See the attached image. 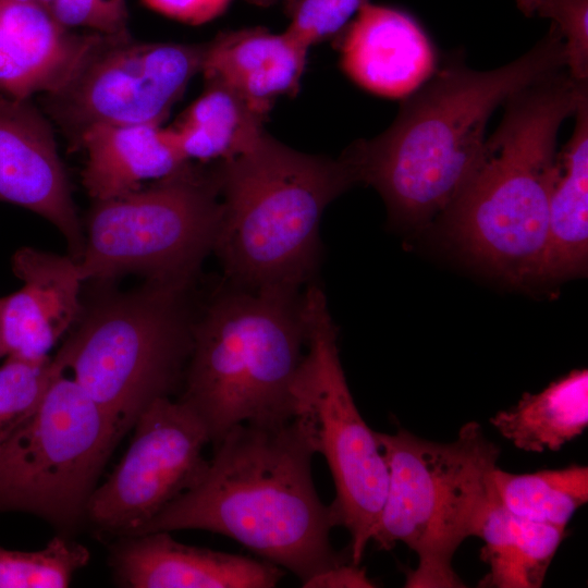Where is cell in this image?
Wrapping results in <instances>:
<instances>
[{
  "mask_svg": "<svg viewBox=\"0 0 588 588\" xmlns=\"http://www.w3.org/2000/svg\"><path fill=\"white\" fill-rule=\"evenodd\" d=\"M234 289L196 315L177 399L212 445L236 425L293 418L292 384L306 351L298 290Z\"/></svg>",
  "mask_w": 588,
  "mask_h": 588,
  "instance_id": "cell-5",
  "label": "cell"
},
{
  "mask_svg": "<svg viewBox=\"0 0 588 588\" xmlns=\"http://www.w3.org/2000/svg\"><path fill=\"white\" fill-rule=\"evenodd\" d=\"M12 269L23 285L0 298L5 356L45 360L82 314L79 264L70 255L23 247L13 255Z\"/></svg>",
  "mask_w": 588,
  "mask_h": 588,
  "instance_id": "cell-14",
  "label": "cell"
},
{
  "mask_svg": "<svg viewBox=\"0 0 588 588\" xmlns=\"http://www.w3.org/2000/svg\"><path fill=\"white\" fill-rule=\"evenodd\" d=\"M525 14L548 17L561 34L566 70L578 81L588 79V0H517Z\"/></svg>",
  "mask_w": 588,
  "mask_h": 588,
  "instance_id": "cell-27",
  "label": "cell"
},
{
  "mask_svg": "<svg viewBox=\"0 0 588 588\" xmlns=\"http://www.w3.org/2000/svg\"><path fill=\"white\" fill-rule=\"evenodd\" d=\"M567 528L518 517L497 500L483 522L480 559L489 572L481 587L539 588Z\"/></svg>",
  "mask_w": 588,
  "mask_h": 588,
  "instance_id": "cell-23",
  "label": "cell"
},
{
  "mask_svg": "<svg viewBox=\"0 0 588 588\" xmlns=\"http://www.w3.org/2000/svg\"><path fill=\"white\" fill-rule=\"evenodd\" d=\"M50 13L69 29L86 28L106 36H126V0H53Z\"/></svg>",
  "mask_w": 588,
  "mask_h": 588,
  "instance_id": "cell-29",
  "label": "cell"
},
{
  "mask_svg": "<svg viewBox=\"0 0 588 588\" xmlns=\"http://www.w3.org/2000/svg\"><path fill=\"white\" fill-rule=\"evenodd\" d=\"M194 280H145L83 305L58 354L121 437L155 401L182 387L193 346Z\"/></svg>",
  "mask_w": 588,
  "mask_h": 588,
  "instance_id": "cell-7",
  "label": "cell"
},
{
  "mask_svg": "<svg viewBox=\"0 0 588 588\" xmlns=\"http://www.w3.org/2000/svg\"><path fill=\"white\" fill-rule=\"evenodd\" d=\"M489 421L522 451H559L588 426L587 369L573 370L538 393H525Z\"/></svg>",
  "mask_w": 588,
  "mask_h": 588,
  "instance_id": "cell-21",
  "label": "cell"
},
{
  "mask_svg": "<svg viewBox=\"0 0 588 588\" xmlns=\"http://www.w3.org/2000/svg\"><path fill=\"white\" fill-rule=\"evenodd\" d=\"M89 559L85 546L62 536L36 551L0 547V588H65Z\"/></svg>",
  "mask_w": 588,
  "mask_h": 588,
  "instance_id": "cell-25",
  "label": "cell"
},
{
  "mask_svg": "<svg viewBox=\"0 0 588 588\" xmlns=\"http://www.w3.org/2000/svg\"><path fill=\"white\" fill-rule=\"evenodd\" d=\"M215 168L222 215L213 252L225 275L244 290H298L319 264L323 211L357 184L348 162L295 150L264 131Z\"/></svg>",
  "mask_w": 588,
  "mask_h": 588,
  "instance_id": "cell-4",
  "label": "cell"
},
{
  "mask_svg": "<svg viewBox=\"0 0 588 588\" xmlns=\"http://www.w3.org/2000/svg\"><path fill=\"white\" fill-rule=\"evenodd\" d=\"M264 1H268V0H264Z\"/></svg>",
  "mask_w": 588,
  "mask_h": 588,
  "instance_id": "cell-34",
  "label": "cell"
},
{
  "mask_svg": "<svg viewBox=\"0 0 588 588\" xmlns=\"http://www.w3.org/2000/svg\"><path fill=\"white\" fill-rule=\"evenodd\" d=\"M5 356L2 338H1V331H0V357Z\"/></svg>",
  "mask_w": 588,
  "mask_h": 588,
  "instance_id": "cell-33",
  "label": "cell"
},
{
  "mask_svg": "<svg viewBox=\"0 0 588 588\" xmlns=\"http://www.w3.org/2000/svg\"><path fill=\"white\" fill-rule=\"evenodd\" d=\"M205 44L144 42L98 34L70 77L44 95L71 150L90 128L162 124L201 71Z\"/></svg>",
  "mask_w": 588,
  "mask_h": 588,
  "instance_id": "cell-11",
  "label": "cell"
},
{
  "mask_svg": "<svg viewBox=\"0 0 588 588\" xmlns=\"http://www.w3.org/2000/svg\"><path fill=\"white\" fill-rule=\"evenodd\" d=\"M16 1L34 3L50 11L53 0H16Z\"/></svg>",
  "mask_w": 588,
  "mask_h": 588,
  "instance_id": "cell-32",
  "label": "cell"
},
{
  "mask_svg": "<svg viewBox=\"0 0 588 588\" xmlns=\"http://www.w3.org/2000/svg\"><path fill=\"white\" fill-rule=\"evenodd\" d=\"M222 215L215 166L191 162L148 187L94 201L78 260L84 281L127 274L145 280H195L213 252Z\"/></svg>",
  "mask_w": 588,
  "mask_h": 588,
  "instance_id": "cell-8",
  "label": "cell"
},
{
  "mask_svg": "<svg viewBox=\"0 0 588 588\" xmlns=\"http://www.w3.org/2000/svg\"><path fill=\"white\" fill-rule=\"evenodd\" d=\"M367 0H298L286 32L310 48L340 34Z\"/></svg>",
  "mask_w": 588,
  "mask_h": 588,
  "instance_id": "cell-28",
  "label": "cell"
},
{
  "mask_svg": "<svg viewBox=\"0 0 588 588\" xmlns=\"http://www.w3.org/2000/svg\"><path fill=\"white\" fill-rule=\"evenodd\" d=\"M314 454L294 418L236 425L213 445L196 485L136 535L183 529L220 534L304 583L346 561L330 542L334 524L314 485Z\"/></svg>",
  "mask_w": 588,
  "mask_h": 588,
  "instance_id": "cell-2",
  "label": "cell"
},
{
  "mask_svg": "<svg viewBox=\"0 0 588 588\" xmlns=\"http://www.w3.org/2000/svg\"><path fill=\"white\" fill-rule=\"evenodd\" d=\"M309 48L286 30L262 27L220 33L205 42V82L221 84L264 114L299 90Z\"/></svg>",
  "mask_w": 588,
  "mask_h": 588,
  "instance_id": "cell-18",
  "label": "cell"
},
{
  "mask_svg": "<svg viewBox=\"0 0 588 588\" xmlns=\"http://www.w3.org/2000/svg\"><path fill=\"white\" fill-rule=\"evenodd\" d=\"M97 33L62 26L47 9L0 0V91L30 99L59 88L73 73Z\"/></svg>",
  "mask_w": 588,
  "mask_h": 588,
  "instance_id": "cell-17",
  "label": "cell"
},
{
  "mask_svg": "<svg viewBox=\"0 0 588 588\" xmlns=\"http://www.w3.org/2000/svg\"><path fill=\"white\" fill-rule=\"evenodd\" d=\"M389 483L371 540L380 550L404 543L417 555L406 576L408 588L464 587L452 566L458 547L479 537L498 500L492 481L500 448L476 421L463 425L455 440L434 442L404 428L376 431Z\"/></svg>",
  "mask_w": 588,
  "mask_h": 588,
  "instance_id": "cell-6",
  "label": "cell"
},
{
  "mask_svg": "<svg viewBox=\"0 0 588 588\" xmlns=\"http://www.w3.org/2000/svg\"><path fill=\"white\" fill-rule=\"evenodd\" d=\"M82 183L94 201L118 198L163 179L187 161L162 124L97 126L81 138Z\"/></svg>",
  "mask_w": 588,
  "mask_h": 588,
  "instance_id": "cell-19",
  "label": "cell"
},
{
  "mask_svg": "<svg viewBox=\"0 0 588 588\" xmlns=\"http://www.w3.org/2000/svg\"><path fill=\"white\" fill-rule=\"evenodd\" d=\"M110 565L127 588H272L284 576L268 561L184 544L168 531L120 537Z\"/></svg>",
  "mask_w": 588,
  "mask_h": 588,
  "instance_id": "cell-15",
  "label": "cell"
},
{
  "mask_svg": "<svg viewBox=\"0 0 588 588\" xmlns=\"http://www.w3.org/2000/svg\"><path fill=\"white\" fill-rule=\"evenodd\" d=\"M121 438L73 377L59 375L0 449V512H25L54 526H73L85 516Z\"/></svg>",
  "mask_w": 588,
  "mask_h": 588,
  "instance_id": "cell-10",
  "label": "cell"
},
{
  "mask_svg": "<svg viewBox=\"0 0 588 588\" xmlns=\"http://www.w3.org/2000/svg\"><path fill=\"white\" fill-rule=\"evenodd\" d=\"M564 69L565 46L553 25L526 53L498 69L477 71L454 60L404 98L383 133L352 144L342 156L357 183L378 191L394 222L425 228L473 172L494 110Z\"/></svg>",
  "mask_w": 588,
  "mask_h": 588,
  "instance_id": "cell-1",
  "label": "cell"
},
{
  "mask_svg": "<svg viewBox=\"0 0 588 588\" xmlns=\"http://www.w3.org/2000/svg\"><path fill=\"white\" fill-rule=\"evenodd\" d=\"M588 98L566 69L509 97L497 130L438 218L470 259L514 285L540 281L561 124Z\"/></svg>",
  "mask_w": 588,
  "mask_h": 588,
  "instance_id": "cell-3",
  "label": "cell"
},
{
  "mask_svg": "<svg viewBox=\"0 0 588 588\" xmlns=\"http://www.w3.org/2000/svg\"><path fill=\"white\" fill-rule=\"evenodd\" d=\"M0 200L45 218L79 260L84 229L47 115L29 99L0 91Z\"/></svg>",
  "mask_w": 588,
  "mask_h": 588,
  "instance_id": "cell-13",
  "label": "cell"
},
{
  "mask_svg": "<svg viewBox=\"0 0 588 588\" xmlns=\"http://www.w3.org/2000/svg\"><path fill=\"white\" fill-rule=\"evenodd\" d=\"M305 588H372L376 584L368 578L366 569L345 561L321 571L302 583Z\"/></svg>",
  "mask_w": 588,
  "mask_h": 588,
  "instance_id": "cell-31",
  "label": "cell"
},
{
  "mask_svg": "<svg viewBox=\"0 0 588 588\" xmlns=\"http://www.w3.org/2000/svg\"><path fill=\"white\" fill-rule=\"evenodd\" d=\"M346 76L380 97L404 99L437 71L434 48L420 25L394 8L366 1L339 42Z\"/></svg>",
  "mask_w": 588,
  "mask_h": 588,
  "instance_id": "cell-16",
  "label": "cell"
},
{
  "mask_svg": "<svg viewBox=\"0 0 588 588\" xmlns=\"http://www.w3.org/2000/svg\"><path fill=\"white\" fill-rule=\"evenodd\" d=\"M492 481L498 501L510 513L561 528L588 501V467L584 465L526 474L497 467Z\"/></svg>",
  "mask_w": 588,
  "mask_h": 588,
  "instance_id": "cell-24",
  "label": "cell"
},
{
  "mask_svg": "<svg viewBox=\"0 0 588 588\" xmlns=\"http://www.w3.org/2000/svg\"><path fill=\"white\" fill-rule=\"evenodd\" d=\"M130 445L91 493L85 517L119 537L136 535L191 489L208 465L210 443L199 417L183 402L159 399L138 417Z\"/></svg>",
  "mask_w": 588,
  "mask_h": 588,
  "instance_id": "cell-12",
  "label": "cell"
},
{
  "mask_svg": "<svg viewBox=\"0 0 588 588\" xmlns=\"http://www.w3.org/2000/svg\"><path fill=\"white\" fill-rule=\"evenodd\" d=\"M65 371L58 353L40 362L8 357L0 366V449L35 412L53 379Z\"/></svg>",
  "mask_w": 588,
  "mask_h": 588,
  "instance_id": "cell-26",
  "label": "cell"
},
{
  "mask_svg": "<svg viewBox=\"0 0 588 588\" xmlns=\"http://www.w3.org/2000/svg\"><path fill=\"white\" fill-rule=\"evenodd\" d=\"M232 0H142L150 10L188 25H201L221 15Z\"/></svg>",
  "mask_w": 588,
  "mask_h": 588,
  "instance_id": "cell-30",
  "label": "cell"
},
{
  "mask_svg": "<svg viewBox=\"0 0 588 588\" xmlns=\"http://www.w3.org/2000/svg\"><path fill=\"white\" fill-rule=\"evenodd\" d=\"M302 311L307 342L292 384L293 418L327 461L335 487L332 520L350 532V561L359 565L385 501L389 470L350 391L336 327L318 285L307 286Z\"/></svg>",
  "mask_w": 588,
  "mask_h": 588,
  "instance_id": "cell-9",
  "label": "cell"
},
{
  "mask_svg": "<svg viewBox=\"0 0 588 588\" xmlns=\"http://www.w3.org/2000/svg\"><path fill=\"white\" fill-rule=\"evenodd\" d=\"M205 83L201 95L167 128L187 161L229 160L254 145L267 114L228 87Z\"/></svg>",
  "mask_w": 588,
  "mask_h": 588,
  "instance_id": "cell-22",
  "label": "cell"
},
{
  "mask_svg": "<svg viewBox=\"0 0 588 588\" xmlns=\"http://www.w3.org/2000/svg\"><path fill=\"white\" fill-rule=\"evenodd\" d=\"M572 136L558 152L540 280L584 274L588 259V98L578 106Z\"/></svg>",
  "mask_w": 588,
  "mask_h": 588,
  "instance_id": "cell-20",
  "label": "cell"
}]
</instances>
